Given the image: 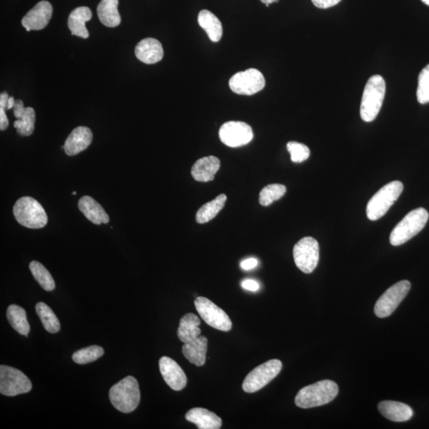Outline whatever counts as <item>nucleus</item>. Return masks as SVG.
<instances>
[{
  "instance_id": "nucleus-20",
  "label": "nucleus",
  "mask_w": 429,
  "mask_h": 429,
  "mask_svg": "<svg viewBox=\"0 0 429 429\" xmlns=\"http://www.w3.org/2000/svg\"><path fill=\"white\" fill-rule=\"evenodd\" d=\"M378 411L387 419L394 422L407 421L414 416V411L409 405L393 400L381 402L378 404Z\"/></svg>"
},
{
  "instance_id": "nucleus-21",
  "label": "nucleus",
  "mask_w": 429,
  "mask_h": 429,
  "mask_svg": "<svg viewBox=\"0 0 429 429\" xmlns=\"http://www.w3.org/2000/svg\"><path fill=\"white\" fill-rule=\"evenodd\" d=\"M78 207L84 217L94 224L100 225L109 222V214H107L104 208L91 196H83L79 201Z\"/></svg>"
},
{
  "instance_id": "nucleus-25",
  "label": "nucleus",
  "mask_w": 429,
  "mask_h": 429,
  "mask_svg": "<svg viewBox=\"0 0 429 429\" xmlns=\"http://www.w3.org/2000/svg\"><path fill=\"white\" fill-rule=\"evenodd\" d=\"M201 320L194 313H188L180 319L178 329L179 340L184 343H190L201 334Z\"/></svg>"
},
{
  "instance_id": "nucleus-19",
  "label": "nucleus",
  "mask_w": 429,
  "mask_h": 429,
  "mask_svg": "<svg viewBox=\"0 0 429 429\" xmlns=\"http://www.w3.org/2000/svg\"><path fill=\"white\" fill-rule=\"evenodd\" d=\"M220 168V161L218 157L208 156L196 161L192 168L191 174L200 182H212Z\"/></svg>"
},
{
  "instance_id": "nucleus-13",
  "label": "nucleus",
  "mask_w": 429,
  "mask_h": 429,
  "mask_svg": "<svg viewBox=\"0 0 429 429\" xmlns=\"http://www.w3.org/2000/svg\"><path fill=\"white\" fill-rule=\"evenodd\" d=\"M219 136L221 142L229 148H240L251 142L254 133L251 126L240 121H230L223 124Z\"/></svg>"
},
{
  "instance_id": "nucleus-24",
  "label": "nucleus",
  "mask_w": 429,
  "mask_h": 429,
  "mask_svg": "<svg viewBox=\"0 0 429 429\" xmlns=\"http://www.w3.org/2000/svg\"><path fill=\"white\" fill-rule=\"evenodd\" d=\"M208 351V338L200 336L195 341L185 343L182 347L184 357L191 364L197 366H204L206 362V354Z\"/></svg>"
},
{
  "instance_id": "nucleus-42",
  "label": "nucleus",
  "mask_w": 429,
  "mask_h": 429,
  "mask_svg": "<svg viewBox=\"0 0 429 429\" xmlns=\"http://www.w3.org/2000/svg\"><path fill=\"white\" fill-rule=\"evenodd\" d=\"M421 1L425 4L429 6V0H421Z\"/></svg>"
},
{
  "instance_id": "nucleus-5",
  "label": "nucleus",
  "mask_w": 429,
  "mask_h": 429,
  "mask_svg": "<svg viewBox=\"0 0 429 429\" xmlns=\"http://www.w3.org/2000/svg\"><path fill=\"white\" fill-rule=\"evenodd\" d=\"M13 213L16 221L27 228H42L48 223L47 214L40 203L30 196L22 197L17 201Z\"/></svg>"
},
{
  "instance_id": "nucleus-31",
  "label": "nucleus",
  "mask_w": 429,
  "mask_h": 429,
  "mask_svg": "<svg viewBox=\"0 0 429 429\" xmlns=\"http://www.w3.org/2000/svg\"><path fill=\"white\" fill-rule=\"evenodd\" d=\"M30 270L33 278L36 279L43 290L50 292L55 289V281L52 275L42 263L32 261L30 264Z\"/></svg>"
},
{
  "instance_id": "nucleus-27",
  "label": "nucleus",
  "mask_w": 429,
  "mask_h": 429,
  "mask_svg": "<svg viewBox=\"0 0 429 429\" xmlns=\"http://www.w3.org/2000/svg\"><path fill=\"white\" fill-rule=\"evenodd\" d=\"M118 0H101L98 5V17L102 24L116 27L120 24L121 17L118 10Z\"/></svg>"
},
{
  "instance_id": "nucleus-18",
  "label": "nucleus",
  "mask_w": 429,
  "mask_h": 429,
  "mask_svg": "<svg viewBox=\"0 0 429 429\" xmlns=\"http://www.w3.org/2000/svg\"><path fill=\"white\" fill-rule=\"evenodd\" d=\"M135 56L145 64H155L163 58L164 50L159 41L148 38L139 42L135 47Z\"/></svg>"
},
{
  "instance_id": "nucleus-38",
  "label": "nucleus",
  "mask_w": 429,
  "mask_h": 429,
  "mask_svg": "<svg viewBox=\"0 0 429 429\" xmlns=\"http://www.w3.org/2000/svg\"><path fill=\"white\" fill-rule=\"evenodd\" d=\"M242 286L244 289L252 292H256L260 289V286L255 280L246 279L242 281Z\"/></svg>"
},
{
  "instance_id": "nucleus-33",
  "label": "nucleus",
  "mask_w": 429,
  "mask_h": 429,
  "mask_svg": "<svg viewBox=\"0 0 429 429\" xmlns=\"http://www.w3.org/2000/svg\"><path fill=\"white\" fill-rule=\"evenodd\" d=\"M104 350L100 346L93 345L86 348L78 350L72 354V359L77 364H87L94 362V361L102 357Z\"/></svg>"
},
{
  "instance_id": "nucleus-10",
  "label": "nucleus",
  "mask_w": 429,
  "mask_h": 429,
  "mask_svg": "<svg viewBox=\"0 0 429 429\" xmlns=\"http://www.w3.org/2000/svg\"><path fill=\"white\" fill-rule=\"evenodd\" d=\"M320 258V247L312 237H304L293 248V258L296 266L304 274H311L317 268Z\"/></svg>"
},
{
  "instance_id": "nucleus-16",
  "label": "nucleus",
  "mask_w": 429,
  "mask_h": 429,
  "mask_svg": "<svg viewBox=\"0 0 429 429\" xmlns=\"http://www.w3.org/2000/svg\"><path fill=\"white\" fill-rule=\"evenodd\" d=\"M14 115L17 120L14 127L22 136H30L35 131L36 111L31 107H25L21 100H17L14 107Z\"/></svg>"
},
{
  "instance_id": "nucleus-17",
  "label": "nucleus",
  "mask_w": 429,
  "mask_h": 429,
  "mask_svg": "<svg viewBox=\"0 0 429 429\" xmlns=\"http://www.w3.org/2000/svg\"><path fill=\"white\" fill-rule=\"evenodd\" d=\"M93 138L91 130L87 127H78L73 130L67 138L62 148L68 156H75L91 145Z\"/></svg>"
},
{
  "instance_id": "nucleus-11",
  "label": "nucleus",
  "mask_w": 429,
  "mask_h": 429,
  "mask_svg": "<svg viewBox=\"0 0 429 429\" xmlns=\"http://www.w3.org/2000/svg\"><path fill=\"white\" fill-rule=\"evenodd\" d=\"M266 86V80L263 73L256 69L239 72L230 79L229 87L233 93L239 95H255Z\"/></svg>"
},
{
  "instance_id": "nucleus-39",
  "label": "nucleus",
  "mask_w": 429,
  "mask_h": 429,
  "mask_svg": "<svg viewBox=\"0 0 429 429\" xmlns=\"http://www.w3.org/2000/svg\"><path fill=\"white\" fill-rule=\"evenodd\" d=\"M258 261L256 258H251L245 259V260L242 261L240 263V266L242 269L245 270H251L254 268H256L258 266Z\"/></svg>"
},
{
  "instance_id": "nucleus-29",
  "label": "nucleus",
  "mask_w": 429,
  "mask_h": 429,
  "mask_svg": "<svg viewBox=\"0 0 429 429\" xmlns=\"http://www.w3.org/2000/svg\"><path fill=\"white\" fill-rule=\"evenodd\" d=\"M226 201H227V196L225 194H220L216 199L208 202L207 204L203 205L198 212H196V222L199 224H205L211 221V220L216 217L218 213L223 210Z\"/></svg>"
},
{
  "instance_id": "nucleus-40",
  "label": "nucleus",
  "mask_w": 429,
  "mask_h": 429,
  "mask_svg": "<svg viewBox=\"0 0 429 429\" xmlns=\"http://www.w3.org/2000/svg\"><path fill=\"white\" fill-rule=\"evenodd\" d=\"M15 101L16 100L14 99L13 97L9 98V99L8 100L7 110H10V109H14V107H15Z\"/></svg>"
},
{
  "instance_id": "nucleus-28",
  "label": "nucleus",
  "mask_w": 429,
  "mask_h": 429,
  "mask_svg": "<svg viewBox=\"0 0 429 429\" xmlns=\"http://www.w3.org/2000/svg\"><path fill=\"white\" fill-rule=\"evenodd\" d=\"M7 318L10 325L17 332H19L20 335L28 336L31 327L24 309L16 304H11L8 308Z\"/></svg>"
},
{
  "instance_id": "nucleus-8",
  "label": "nucleus",
  "mask_w": 429,
  "mask_h": 429,
  "mask_svg": "<svg viewBox=\"0 0 429 429\" xmlns=\"http://www.w3.org/2000/svg\"><path fill=\"white\" fill-rule=\"evenodd\" d=\"M31 389V380L22 371L11 366H0V393L4 396L29 393Z\"/></svg>"
},
{
  "instance_id": "nucleus-26",
  "label": "nucleus",
  "mask_w": 429,
  "mask_h": 429,
  "mask_svg": "<svg viewBox=\"0 0 429 429\" xmlns=\"http://www.w3.org/2000/svg\"><path fill=\"white\" fill-rule=\"evenodd\" d=\"M198 24L213 42H218L223 36L221 22L208 10H203L198 15Z\"/></svg>"
},
{
  "instance_id": "nucleus-7",
  "label": "nucleus",
  "mask_w": 429,
  "mask_h": 429,
  "mask_svg": "<svg viewBox=\"0 0 429 429\" xmlns=\"http://www.w3.org/2000/svg\"><path fill=\"white\" fill-rule=\"evenodd\" d=\"M281 368L282 363L279 359L269 360L257 366L246 377L242 383V389L248 393L260 391L279 375Z\"/></svg>"
},
{
  "instance_id": "nucleus-6",
  "label": "nucleus",
  "mask_w": 429,
  "mask_h": 429,
  "mask_svg": "<svg viewBox=\"0 0 429 429\" xmlns=\"http://www.w3.org/2000/svg\"><path fill=\"white\" fill-rule=\"evenodd\" d=\"M404 189L403 184L398 180H395L383 186L377 193L371 197L366 206V216L371 220L382 218L396 201Z\"/></svg>"
},
{
  "instance_id": "nucleus-32",
  "label": "nucleus",
  "mask_w": 429,
  "mask_h": 429,
  "mask_svg": "<svg viewBox=\"0 0 429 429\" xmlns=\"http://www.w3.org/2000/svg\"><path fill=\"white\" fill-rule=\"evenodd\" d=\"M286 193V187L283 185L271 184L263 188L259 195V203L265 207H267L276 201L283 197Z\"/></svg>"
},
{
  "instance_id": "nucleus-15",
  "label": "nucleus",
  "mask_w": 429,
  "mask_h": 429,
  "mask_svg": "<svg viewBox=\"0 0 429 429\" xmlns=\"http://www.w3.org/2000/svg\"><path fill=\"white\" fill-rule=\"evenodd\" d=\"M159 369L164 380L173 391H182L187 384L184 370L171 358L163 357L159 360Z\"/></svg>"
},
{
  "instance_id": "nucleus-4",
  "label": "nucleus",
  "mask_w": 429,
  "mask_h": 429,
  "mask_svg": "<svg viewBox=\"0 0 429 429\" xmlns=\"http://www.w3.org/2000/svg\"><path fill=\"white\" fill-rule=\"evenodd\" d=\"M428 217V212L423 208H416L406 214L393 228L389 236L391 245L394 247L403 245L419 234L426 227Z\"/></svg>"
},
{
  "instance_id": "nucleus-41",
  "label": "nucleus",
  "mask_w": 429,
  "mask_h": 429,
  "mask_svg": "<svg viewBox=\"0 0 429 429\" xmlns=\"http://www.w3.org/2000/svg\"><path fill=\"white\" fill-rule=\"evenodd\" d=\"M261 2L264 4H271L274 2H279V0H261Z\"/></svg>"
},
{
  "instance_id": "nucleus-2",
  "label": "nucleus",
  "mask_w": 429,
  "mask_h": 429,
  "mask_svg": "<svg viewBox=\"0 0 429 429\" xmlns=\"http://www.w3.org/2000/svg\"><path fill=\"white\" fill-rule=\"evenodd\" d=\"M140 398L139 382L133 376L124 377L110 389L111 403L123 414L132 413L136 409Z\"/></svg>"
},
{
  "instance_id": "nucleus-36",
  "label": "nucleus",
  "mask_w": 429,
  "mask_h": 429,
  "mask_svg": "<svg viewBox=\"0 0 429 429\" xmlns=\"http://www.w3.org/2000/svg\"><path fill=\"white\" fill-rule=\"evenodd\" d=\"M9 98L8 93L4 92L0 94V130L1 131H5L9 125L8 118L6 115Z\"/></svg>"
},
{
  "instance_id": "nucleus-1",
  "label": "nucleus",
  "mask_w": 429,
  "mask_h": 429,
  "mask_svg": "<svg viewBox=\"0 0 429 429\" xmlns=\"http://www.w3.org/2000/svg\"><path fill=\"white\" fill-rule=\"evenodd\" d=\"M338 393L335 382L323 380L303 387L295 398V404L299 408L310 409L329 404Z\"/></svg>"
},
{
  "instance_id": "nucleus-9",
  "label": "nucleus",
  "mask_w": 429,
  "mask_h": 429,
  "mask_svg": "<svg viewBox=\"0 0 429 429\" xmlns=\"http://www.w3.org/2000/svg\"><path fill=\"white\" fill-rule=\"evenodd\" d=\"M411 289V283L407 280L398 282L383 293L375 306V313L377 318L389 317L398 307Z\"/></svg>"
},
{
  "instance_id": "nucleus-37",
  "label": "nucleus",
  "mask_w": 429,
  "mask_h": 429,
  "mask_svg": "<svg viewBox=\"0 0 429 429\" xmlns=\"http://www.w3.org/2000/svg\"><path fill=\"white\" fill-rule=\"evenodd\" d=\"M341 1V0H312V2L315 7L320 9H327L334 7V6L337 5Z\"/></svg>"
},
{
  "instance_id": "nucleus-12",
  "label": "nucleus",
  "mask_w": 429,
  "mask_h": 429,
  "mask_svg": "<svg viewBox=\"0 0 429 429\" xmlns=\"http://www.w3.org/2000/svg\"><path fill=\"white\" fill-rule=\"evenodd\" d=\"M195 307L205 323L219 331L229 332L233 323L227 313L206 297H197Z\"/></svg>"
},
{
  "instance_id": "nucleus-23",
  "label": "nucleus",
  "mask_w": 429,
  "mask_h": 429,
  "mask_svg": "<svg viewBox=\"0 0 429 429\" xmlns=\"http://www.w3.org/2000/svg\"><path fill=\"white\" fill-rule=\"evenodd\" d=\"M92 11L87 7H80L73 10L68 20V26L72 36L82 38H88L89 33L86 24L91 20Z\"/></svg>"
},
{
  "instance_id": "nucleus-35",
  "label": "nucleus",
  "mask_w": 429,
  "mask_h": 429,
  "mask_svg": "<svg viewBox=\"0 0 429 429\" xmlns=\"http://www.w3.org/2000/svg\"><path fill=\"white\" fill-rule=\"evenodd\" d=\"M287 150L290 154L291 161L295 163L306 161L310 156V150L308 146L300 143H288Z\"/></svg>"
},
{
  "instance_id": "nucleus-3",
  "label": "nucleus",
  "mask_w": 429,
  "mask_h": 429,
  "mask_svg": "<svg viewBox=\"0 0 429 429\" xmlns=\"http://www.w3.org/2000/svg\"><path fill=\"white\" fill-rule=\"evenodd\" d=\"M386 95V82L380 75L372 76L366 83L361 101L360 116L365 122L375 120Z\"/></svg>"
},
{
  "instance_id": "nucleus-22",
  "label": "nucleus",
  "mask_w": 429,
  "mask_h": 429,
  "mask_svg": "<svg viewBox=\"0 0 429 429\" xmlns=\"http://www.w3.org/2000/svg\"><path fill=\"white\" fill-rule=\"evenodd\" d=\"M185 419L194 423L199 429H219L221 428L222 420L216 414L203 408L190 410Z\"/></svg>"
},
{
  "instance_id": "nucleus-14",
  "label": "nucleus",
  "mask_w": 429,
  "mask_h": 429,
  "mask_svg": "<svg viewBox=\"0 0 429 429\" xmlns=\"http://www.w3.org/2000/svg\"><path fill=\"white\" fill-rule=\"evenodd\" d=\"M53 7L48 1L38 3L22 20V25L27 31H40L46 27L52 20Z\"/></svg>"
},
{
  "instance_id": "nucleus-30",
  "label": "nucleus",
  "mask_w": 429,
  "mask_h": 429,
  "mask_svg": "<svg viewBox=\"0 0 429 429\" xmlns=\"http://www.w3.org/2000/svg\"><path fill=\"white\" fill-rule=\"evenodd\" d=\"M36 313L40 318L42 323L46 329L49 333L58 332L61 329L59 320L47 304L39 302L36 304Z\"/></svg>"
},
{
  "instance_id": "nucleus-43",
  "label": "nucleus",
  "mask_w": 429,
  "mask_h": 429,
  "mask_svg": "<svg viewBox=\"0 0 429 429\" xmlns=\"http://www.w3.org/2000/svg\"><path fill=\"white\" fill-rule=\"evenodd\" d=\"M76 194H77L76 192H73L72 195H76Z\"/></svg>"
},
{
  "instance_id": "nucleus-34",
  "label": "nucleus",
  "mask_w": 429,
  "mask_h": 429,
  "mask_svg": "<svg viewBox=\"0 0 429 429\" xmlns=\"http://www.w3.org/2000/svg\"><path fill=\"white\" fill-rule=\"evenodd\" d=\"M416 97L420 104L429 103V65L426 66L420 72Z\"/></svg>"
}]
</instances>
